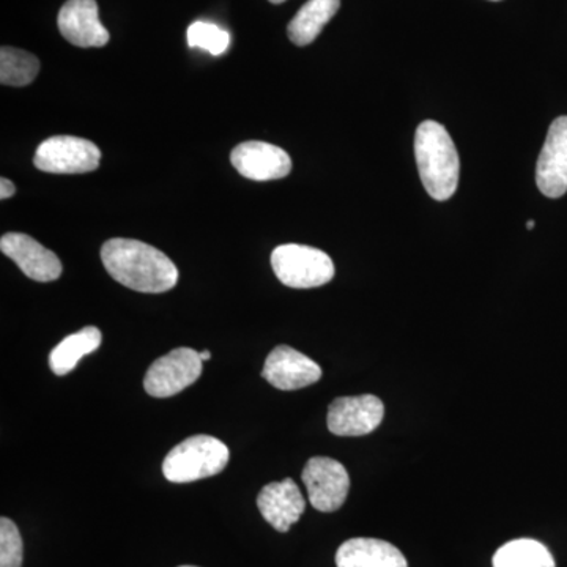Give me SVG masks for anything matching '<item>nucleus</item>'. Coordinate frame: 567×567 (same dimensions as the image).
Here are the masks:
<instances>
[{
	"label": "nucleus",
	"instance_id": "f257e3e1",
	"mask_svg": "<svg viewBox=\"0 0 567 567\" xmlns=\"http://www.w3.org/2000/svg\"><path fill=\"white\" fill-rule=\"evenodd\" d=\"M102 260L115 281L136 292L164 293L178 282V270L173 260L140 240H107L102 248Z\"/></svg>",
	"mask_w": 567,
	"mask_h": 567
},
{
	"label": "nucleus",
	"instance_id": "f03ea898",
	"mask_svg": "<svg viewBox=\"0 0 567 567\" xmlns=\"http://www.w3.org/2000/svg\"><path fill=\"white\" fill-rule=\"evenodd\" d=\"M415 156L429 196L440 203L451 199L457 189L461 162L445 126L434 121L421 123L415 134Z\"/></svg>",
	"mask_w": 567,
	"mask_h": 567
},
{
	"label": "nucleus",
	"instance_id": "7ed1b4c3",
	"mask_svg": "<svg viewBox=\"0 0 567 567\" xmlns=\"http://www.w3.org/2000/svg\"><path fill=\"white\" fill-rule=\"evenodd\" d=\"M229 447L210 435H194L178 443L163 462V475L175 484L219 475L229 464Z\"/></svg>",
	"mask_w": 567,
	"mask_h": 567
},
{
	"label": "nucleus",
	"instance_id": "20e7f679",
	"mask_svg": "<svg viewBox=\"0 0 567 567\" xmlns=\"http://www.w3.org/2000/svg\"><path fill=\"white\" fill-rule=\"evenodd\" d=\"M276 278L292 289H315L334 278L333 260L327 252L305 245H282L271 252Z\"/></svg>",
	"mask_w": 567,
	"mask_h": 567
},
{
	"label": "nucleus",
	"instance_id": "39448f33",
	"mask_svg": "<svg viewBox=\"0 0 567 567\" xmlns=\"http://www.w3.org/2000/svg\"><path fill=\"white\" fill-rule=\"evenodd\" d=\"M102 152L93 142L76 136H52L41 142L33 156L37 169L48 174H85L99 169Z\"/></svg>",
	"mask_w": 567,
	"mask_h": 567
},
{
	"label": "nucleus",
	"instance_id": "423d86ee",
	"mask_svg": "<svg viewBox=\"0 0 567 567\" xmlns=\"http://www.w3.org/2000/svg\"><path fill=\"white\" fill-rule=\"evenodd\" d=\"M204 361L199 352L181 347L158 358L148 368L144 379V388L153 398H171L182 393L197 382L203 374Z\"/></svg>",
	"mask_w": 567,
	"mask_h": 567
},
{
	"label": "nucleus",
	"instance_id": "0eeeda50",
	"mask_svg": "<svg viewBox=\"0 0 567 567\" xmlns=\"http://www.w3.org/2000/svg\"><path fill=\"white\" fill-rule=\"evenodd\" d=\"M309 502L320 513H334L344 505L350 491V477L346 466L331 457L309 458L303 470Z\"/></svg>",
	"mask_w": 567,
	"mask_h": 567
},
{
	"label": "nucleus",
	"instance_id": "6e6552de",
	"mask_svg": "<svg viewBox=\"0 0 567 567\" xmlns=\"http://www.w3.org/2000/svg\"><path fill=\"white\" fill-rule=\"evenodd\" d=\"M385 416V405L377 395L339 398L328 409L327 424L331 434L361 436L371 434Z\"/></svg>",
	"mask_w": 567,
	"mask_h": 567
},
{
	"label": "nucleus",
	"instance_id": "1a4fd4ad",
	"mask_svg": "<svg viewBox=\"0 0 567 567\" xmlns=\"http://www.w3.org/2000/svg\"><path fill=\"white\" fill-rule=\"evenodd\" d=\"M539 192L550 199L567 193V115H561L548 128L546 144L536 166Z\"/></svg>",
	"mask_w": 567,
	"mask_h": 567
},
{
	"label": "nucleus",
	"instance_id": "9d476101",
	"mask_svg": "<svg viewBox=\"0 0 567 567\" xmlns=\"http://www.w3.org/2000/svg\"><path fill=\"white\" fill-rule=\"evenodd\" d=\"M262 377L281 391L301 390L322 379V368L289 346H278L268 354Z\"/></svg>",
	"mask_w": 567,
	"mask_h": 567
},
{
	"label": "nucleus",
	"instance_id": "9b49d317",
	"mask_svg": "<svg viewBox=\"0 0 567 567\" xmlns=\"http://www.w3.org/2000/svg\"><path fill=\"white\" fill-rule=\"evenodd\" d=\"M230 162L240 175L256 182L279 181L292 171V159L282 148L260 141L237 145Z\"/></svg>",
	"mask_w": 567,
	"mask_h": 567
},
{
	"label": "nucleus",
	"instance_id": "f8f14e48",
	"mask_svg": "<svg viewBox=\"0 0 567 567\" xmlns=\"http://www.w3.org/2000/svg\"><path fill=\"white\" fill-rule=\"evenodd\" d=\"M0 249L33 281L51 282L61 278L62 264L59 257L29 235L6 234L0 240Z\"/></svg>",
	"mask_w": 567,
	"mask_h": 567
},
{
	"label": "nucleus",
	"instance_id": "ddd939ff",
	"mask_svg": "<svg viewBox=\"0 0 567 567\" xmlns=\"http://www.w3.org/2000/svg\"><path fill=\"white\" fill-rule=\"evenodd\" d=\"M63 39L78 48H103L110 43V32L99 18L95 0H69L58 18Z\"/></svg>",
	"mask_w": 567,
	"mask_h": 567
},
{
	"label": "nucleus",
	"instance_id": "4468645a",
	"mask_svg": "<svg viewBox=\"0 0 567 567\" xmlns=\"http://www.w3.org/2000/svg\"><path fill=\"white\" fill-rule=\"evenodd\" d=\"M257 506L265 520L279 533L289 532L305 513L306 502L293 480L267 484L257 496Z\"/></svg>",
	"mask_w": 567,
	"mask_h": 567
},
{
	"label": "nucleus",
	"instance_id": "2eb2a0df",
	"mask_svg": "<svg viewBox=\"0 0 567 567\" xmlns=\"http://www.w3.org/2000/svg\"><path fill=\"white\" fill-rule=\"evenodd\" d=\"M338 567H409L399 548L386 540L357 537L347 540L336 554Z\"/></svg>",
	"mask_w": 567,
	"mask_h": 567
},
{
	"label": "nucleus",
	"instance_id": "dca6fc26",
	"mask_svg": "<svg viewBox=\"0 0 567 567\" xmlns=\"http://www.w3.org/2000/svg\"><path fill=\"white\" fill-rule=\"evenodd\" d=\"M339 7L341 0H308L287 28L290 41L297 47L311 44L333 20Z\"/></svg>",
	"mask_w": 567,
	"mask_h": 567
},
{
	"label": "nucleus",
	"instance_id": "f3484780",
	"mask_svg": "<svg viewBox=\"0 0 567 567\" xmlns=\"http://www.w3.org/2000/svg\"><path fill=\"white\" fill-rule=\"evenodd\" d=\"M102 339V331L96 327H85L78 333L66 336L50 353L51 371L59 377L70 374L82 358L99 350Z\"/></svg>",
	"mask_w": 567,
	"mask_h": 567
},
{
	"label": "nucleus",
	"instance_id": "a211bd4d",
	"mask_svg": "<svg viewBox=\"0 0 567 567\" xmlns=\"http://www.w3.org/2000/svg\"><path fill=\"white\" fill-rule=\"evenodd\" d=\"M494 567H557L550 550L535 539H516L499 547Z\"/></svg>",
	"mask_w": 567,
	"mask_h": 567
},
{
	"label": "nucleus",
	"instance_id": "6ab92c4d",
	"mask_svg": "<svg viewBox=\"0 0 567 567\" xmlns=\"http://www.w3.org/2000/svg\"><path fill=\"white\" fill-rule=\"evenodd\" d=\"M40 61L31 52L3 47L0 50V82L3 85L24 87L35 80Z\"/></svg>",
	"mask_w": 567,
	"mask_h": 567
},
{
	"label": "nucleus",
	"instance_id": "aec40b11",
	"mask_svg": "<svg viewBox=\"0 0 567 567\" xmlns=\"http://www.w3.org/2000/svg\"><path fill=\"white\" fill-rule=\"evenodd\" d=\"M189 48H199L212 55H221L230 47L229 32L213 22L196 21L188 28Z\"/></svg>",
	"mask_w": 567,
	"mask_h": 567
},
{
	"label": "nucleus",
	"instance_id": "412c9836",
	"mask_svg": "<svg viewBox=\"0 0 567 567\" xmlns=\"http://www.w3.org/2000/svg\"><path fill=\"white\" fill-rule=\"evenodd\" d=\"M22 537L10 518H0V567L22 566Z\"/></svg>",
	"mask_w": 567,
	"mask_h": 567
},
{
	"label": "nucleus",
	"instance_id": "4be33fe9",
	"mask_svg": "<svg viewBox=\"0 0 567 567\" xmlns=\"http://www.w3.org/2000/svg\"><path fill=\"white\" fill-rule=\"evenodd\" d=\"M14 193H17V186H14V183L9 181V178L3 177L2 181H0V199H10L11 196H14Z\"/></svg>",
	"mask_w": 567,
	"mask_h": 567
},
{
	"label": "nucleus",
	"instance_id": "5701e85b",
	"mask_svg": "<svg viewBox=\"0 0 567 567\" xmlns=\"http://www.w3.org/2000/svg\"><path fill=\"white\" fill-rule=\"evenodd\" d=\"M199 354H200V360H203V361H208L212 358V353L208 352V350H204V352H199Z\"/></svg>",
	"mask_w": 567,
	"mask_h": 567
},
{
	"label": "nucleus",
	"instance_id": "b1692460",
	"mask_svg": "<svg viewBox=\"0 0 567 567\" xmlns=\"http://www.w3.org/2000/svg\"><path fill=\"white\" fill-rule=\"evenodd\" d=\"M527 229L528 230L535 229V221H533V219H529V221L527 223Z\"/></svg>",
	"mask_w": 567,
	"mask_h": 567
},
{
	"label": "nucleus",
	"instance_id": "393cba45",
	"mask_svg": "<svg viewBox=\"0 0 567 567\" xmlns=\"http://www.w3.org/2000/svg\"><path fill=\"white\" fill-rule=\"evenodd\" d=\"M270 2L276 3V6H278V3L286 2V0H270Z\"/></svg>",
	"mask_w": 567,
	"mask_h": 567
},
{
	"label": "nucleus",
	"instance_id": "a878e982",
	"mask_svg": "<svg viewBox=\"0 0 567 567\" xmlns=\"http://www.w3.org/2000/svg\"><path fill=\"white\" fill-rule=\"evenodd\" d=\"M181 567H196V566H181Z\"/></svg>",
	"mask_w": 567,
	"mask_h": 567
},
{
	"label": "nucleus",
	"instance_id": "bb28decb",
	"mask_svg": "<svg viewBox=\"0 0 567 567\" xmlns=\"http://www.w3.org/2000/svg\"><path fill=\"white\" fill-rule=\"evenodd\" d=\"M494 2H498V0H494Z\"/></svg>",
	"mask_w": 567,
	"mask_h": 567
}]
</instances>
